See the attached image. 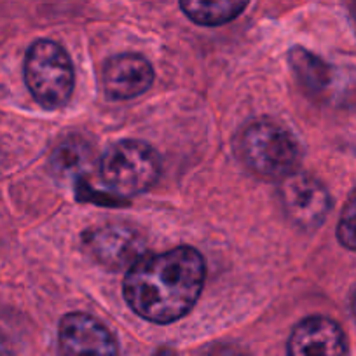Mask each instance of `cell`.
I'll use <instances>...</instances> for the list:
<instances>
[{
    "mask_svg": "<svg viewBox=\"0 0 356 356\" xmlns=\"http://www.w3.org/2000/svg\"><path fill=\"white\" fill-rule=\"evenodd\" d=\"M207 278L203 255L191 246L145 253L126 271V302L143 320L168 325L186 316L201 296Z\"/></svg>",
    "mask_w": 356,
    "mask_h": 356,
    "instance_id": "6da1fadb",
    "label": "cell"
},
{
    "mask_svg": "<svg viewBox=\"0 0 356 356\" xmlns=\"http://www.w3.org/2000/svg\"><path fill=\"white\" fill-rule=\"evenodd\" d=\"M238 152L245 166L262 180H283L296 171L300 147L289 128L275 121H255L238 140Z\"/></svg>",
    "mask_w": 356,
    "mask_h": 356,
    "instance_id": "7a4b0ae2",
    "label": "cell"
},
{
    "mask_svg": "<svg viewBox=\"0 0 356 356\" xmlns=\"http://www.w3.org/2000/svg\"><path fill=\"white\" fill-rule=\"evenodd\" d=\"M104 186L121 197L149 191L161 175V157L152 145L140 140H122L105 150L98 164Z\"/></svg>",
    "mask_w": 356,
    "mask_h": 356,
    "instance_id": "3957f363",
    "label": "cell"
},
{
    "mask_svg": "<svg viewBox=\"0 0 356 356\" xmlns=\"http://www.w3.org/2000/svg\"><path fill=\"white\" fill-rule=\"evenodd\" d=\"M25 82L39 105L56 111L68 104L75 88V72L67 51L53 40H37L25 56Z\"/></svg>",
    "mask_w": 356,
    "mask_h": 356,
    "instance_id": "277c9868",
    "label": "cell"
},
{
    "mask_svg": "<svg viewBox=\"0 0 356 356\" xmlns=\"http://www.w3.org/2000/svg\"><path fill=\"white\" fill-rule=\"evenodd\" d=\"M283 210L286 218L300 231L320 227L330 211V194L313 175L293 171L283 178L280 186Z\"/></svg>",
    "mask_w": 356,
    "mask_h": 356,
    "instance_id": "5b68a950",
    "label": "cell"
},
{
    "mask_svg": "<svg viewBox=\"0 0 356 356\" xmlns=\"http://www.w3.org/2000/svg\"><path fill=\"white\" fill-rule=\"evenodd\" d=\"M84 248L111 271L129 269L147 253L145 238L126 224H105L91 229L84 234Z\"/></svg>",
    "mask_w": 356,
    "mask_h": 356,
    "instance_id": "8992f818",
    "label": "cell"
},
{
    "mask_svg": "<svg viewBox=\"0 0 356 356\" xmlns=\"http://www.w3.org/2000/svg\"><path fill=\"white\" fill-rule=\"evenodd\" d=\"M58 346L61 356H119L112 332L88 313H70L61 318Z\"/></svg>",
    "mask_w": 356,
    "mask_h": 356,
    "instance_id": "52a82bcc",
    "label": "cell"
},
{
    "mask_svg": "<svg viewBox=\"0 0 356 356\" xmlns=\"http://www.w3.org/2000/svg\"><path fill=\"white\" fill-rule=\"evenodd\" d=\"M342 328L325 316H309L296 325L289 339V356H346Z\"/></svg>",
    "mask_w": 356,
    "mask_h": 356,
    "instance_id": "ba28073f",
    "label": "cell"
},
{
    "mask_svg": "<svg viewBox=\"0 0 356 356\" xmlns=\"http://www.w3.org/2000/svg\"><path fill=\"white\" fill-rule=\"evenodd\" d=\"M154 70L149 61L138 54H118L105 63L104 89L114 102L140 97L152 86Z\"/></svg>",
    "mask_w": 356,
    "mask_h": 356,
    "instance_id": "9c48e42d",
    "label": "cell"
},
{
    "mask_svg": "<svg viewBox=\"0 0 356 356\" xmlns=\"http://www.w3.org/2000/svg\"><path fill=\"white\" fill-rule=\"evenodd\" d=\"M95 164L93 147L81 136H68L54 149L49 166L56 178L77 180L88 175Z\"/></svg>",
    "mask_w": 356,
    "mask_h": 356,
    "instance_id": "30bf717a",
    "label": "cell"
},
{
    "mask_svg": "<svg viewBox=\"0 0 356 356\" xmlns=\"http://www.w3.org/2000/svg\"><path fill=\"white\" fill-rule=\"evenodd\" d=\"M250 0H180L189 19L201 26H220L238 18Z\"/></svg>",
    "mask_w": 356,
    "mask_h": 356,
    "instance_id": "8fae6325",
    "label": "cell"
},
{
    "mask_svg": "<svg viewBox=\"0 0 356 356\" xmlns=\"http://www.w3.org/2000/svg\"><path fill=\"white\" fill-rule=\"evenodd\" d=\"M293 72L309 95H320L330 86V67L302 47H293L289 54Z\"/></svg>",
    "mask_w": 356,
    "mask_h": 356,
    "instance_id": "7c38bea8",
    "label": "cell"
},
{
    "mask_svg": "<svg viewBox=\"0 0 356 356\" xmlns=\"http://www.w3.org/2000/svg\"><path fill=\"white\" fill-rule=\"evenodd\" d=\"M337 238L342 246L356 252V189L349 196L348 203L341 213V220L337 225Z\"/></svg>",
    "mask_w": 356,
    "mask_h": 356,
    "instance_id": "4fadbf2b",
    "label": "cell"
},
{
    "mask_svg": "<svg viewBox=\"0 0 356 356\" xmlns=\"http://www.w3.org/2000/svg\"><path fill=\"white\" fill-rule=\"evenodd\" d=\"M203 356H252L245 348L238 344H218L208 349Z\"/></svg>",
    "mask_w": 356,
    "mask_h": 356,
    "instance_id": "5bb4252c",
    "label": "cell"
},
{
    "mask_svg": "<svg viewBox=\"0 0 356 356\" xmlns=\"http://www.w3.org/2000/svg\"><path fill=\"white\" fill-rule=\"evenodd\" d=\"M0 356H15V355H13L11 348H9L8 341H6L2 335H0Z\"/></svg>",
    "mask_w": 356,
    "mask_h": 356,
    "instance_id": "9a60e30c",
    "label": "cell"
},
{
    "mask_svg": "<svg viewBox=\"0 0 356 356\" xmlns=\"http://www.w3.org/2000/svg\"><path fill=\"white\" fill-rule=\"evenodd\" d=\"M351 311H353V316H355V320H356V292L353 293V297H351Z\"/></svg>",
    "mask_w": 356,
    "mask_h": 356,
    "instance_id": "2e32d148",
    "label": "cell"
}]
</instances>
